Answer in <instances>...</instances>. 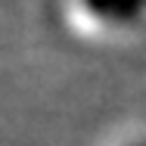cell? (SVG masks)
Instances as JSON below:
<instances>
[{"label":"cell","instance_id":"6da1fadb","mask_svg":"<svg viewBox=\"0 0 146 146\" xmlns=\"http://www.w3.org/2000/svg\"><path fill=\"white\" fill-rule=\"evenodd\" d=\"M81 3L87 13H93L103 22H112V25H131L146 9V0H81Z\"/></svg>","mask_w":146,"mask_h":146},{"label":"cell","instance_id":"7a4b0ae2","mask_svg":"<svg viewBox=\"0 0 146 146\" xmlns=\"http://www.w3.org/2000/svg\"><path fill=\"white\" fill-rule=\"evenodd\" d=\"M134 146H146V143H134Z\"/></svg>","mask_w":146,"mask_h":146}]
</instances>
